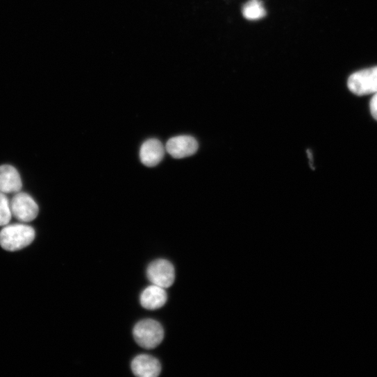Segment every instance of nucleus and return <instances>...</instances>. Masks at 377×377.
I'll return each instance as SVG.
<instances>
[{"label":"nucleus","mask_w":377,"mask_h":377,"mask_svg":"<svg viewBox=\"0 0 377 377\" xmlns=\"http://www.w3.org/2000/svg\"><path fill=\"white\" fill-rule=\"evenodd\" d=\"M35 237V229L31 226L8 224L0 231V245L7 251H16L30 245Z\"/></svg>","instance_id":"nucleus-1"},{"label":"nucleus","mask_w":377,"mask_h":377,"mask_svg":"<svg viewBox=\"0 0 377 377\" xmlns=\"http://www.w3.org/2000/svg\"><path fill=\"white\" fill-rule=\"evenodd\" d=\"M133 334L136 342L142 347L152 349L163 340L165 332L162 325L153 319H144L136 324Z\"/></svg>","instance_id":"nucleus-2"},{"label":"nucleus","mask_w":377,"mask_h":377,"mask_svg":"<svg viewBox=\"0 0 377 377\" xmlns=\"http://www.w3.org/2000/svg\"><path fill=\"white\" fill-rule=\"evenodd\" d=\"M348 87L355 95L365 96L377 92V67L357 72L349 78Z\"/></svg>","instance_id":"nucleus-3"},{"label":"nucleus","mask_w":377,"mask_h":377,"mask_svg":"<svg viewBox=\"0 0 377 377\" xmlns=\"http://www.w3.org/2000/svg\"><path fill=\"white\" fill-rule=\"evenodd\" d=\"M12 215L19 221L29 222L38 215L39 207L35 200L28 194L18 192L10 202Z\"/></svg>","instance_id":"nucleus-4"},{"label":"nucleus","mask_w":377,"mask_h":377,"mask_svg":"<svg viewBox=\"0 0 377 377\" xmlns=\"http://www.w3.org/2000/svg\"><path fill=\"white\" fill-rule=\"evenodd\" d=\"M149 280L164 289L170 287L175 280V269L171 262L158 260L152 262L147 269Z\"/></svg>","instance_id":"nucleus-5"},{"label":"nucleus","mask_w":377,"mask_h":377,"mask_svg":"<svg viewBox=\"0 0 377 377\" xmlns=\"http://www.w3.org/2000/svg\"><path fill=\"white\" fill-rule=\"evenodd\" d=\"M199 149L196 140L190 136H179L170 139L166 146L168 153L175 159L194 155Z\"/></svg>","instance_id":"nucleus-6"},{"label":"nucleus","mask_w":377,"mask_h":377,"mask_svg":"<svg viewBox=\"0 0 377 377\" xmlns=\"http://www.w3.org/2000/svg\"><path fill=\"white\" fill-rule=\"evenodd\" d=\"M131 367L133 373L140 377H156L162 371L160 361L147 354L137 355L133 360Z\"/></svg>","instance_id":"nucleus-7"},{"label":"nucleus","mask_w":377,"mask_h":377,"mask_svg":"<svg viewBox=\"0 0 377 377\" xmlns=\"http://www.w3.org/2000/svg\"><path fill=\"white\" fill-rule=\"evenodd\" d=\"M165 149L160 141L151 139L142 145L140 151L142 162L146 167H154L164 158Z\"/></svg>","instance_id":"nucleus-8"},{"label":"nucleus","mask_w":377,"mask_h":377,"mask_svg":"<svg viewBox=\"0 0 377 377\" xmlns=\"http://www.w3.org/2000/svg\"><path fill=\"white\" fill-rule=\"evenodd\" d=\"M22 188V181L18 171L12 166L0 167V192L4 194H17Z\"/></svg>","instance_id":"nucleus-9"},{"label":"nucleus","mask_w":377,"mask_h":377,"mask_svg":"<svg viewBox=\"0 0 377 377\" xmlns=\"http://www.w3.org/2000/svg\"><path fill=\"white\" fill-rule=\"evenodd\" d=\"M140 301L144 308L155 310L165 305L167 301V294L164 288L153 285L144 290Z\"/></svg>","instance_id":"nucleus-10"},{"label":"nucleus","mask_w":377,"mask_h":377,"mask_svg":"<svg viewBox=\"0 0 377 377\" xmlns=\"http://www.w3.org/2000/svg\"><path fill=\"white\" fill-rule=\"evenodd\" d=\"M244 17L250 21H256L267 15L266 10L260 0H250L242 10Z\"/></svg>","instance_id":"nucleus-11"},{"label":"nucleus","mask_w":377,"mask_h":377,"mask_svg":"<svg viewBox=\"0 0 377 377\" xmlns=\"http://www.w3.org/2000/svg\"><path fill=\"white\" fill-rule=\"evenodd\" d=\"M12 217L10 202L6 194L0 192V226L9 224Z\"/></svg>","instance_id":"nucleus-12"},{"label":"nucleus","mask_w":377,"mask_h":377,"mask_svg":"<svg viewBox=\"0 0 377 377\" xmlns=\"http://www.w3.org/2000/svg\"><path fill=\"white\" fill-rule=\"evenodd\" d=\"M370 111L373 117L377 120V92L374 94V96L371 99Z\"/></svg>","instance_id":"nucleus-13"}]
</instances>
